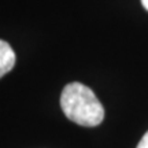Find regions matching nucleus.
<instances>
[{"mask_svg": "<svg viewBox=\"0 0 148 148\" xmlns=\"http://www.w3.org/2000/svg\"><path fill=\"white\" fill-rule=\"evenodd\" d=\"M64 115L79 126H97L104 119V108L93 90L81 82H70L60 95Z\"/></svg>", "mask_w": 148, "mask_h": 148, "instance_id": "nucleus-1", "label": "nucleus"}, {"mask_svg": "<svg viewBox=\"0 0 148 148\" xmlns=\"http://www.w3.org/2000/svg\"><path fill=\"white\" fill-rule=\"evenodd\" d=\"M15 52L4 40H0V78L10 73L15 64Z\"/></svg>", "mask_w": 148, "mask_h": 148, "instance_id": "nucleus-2", "label": "nucleus"}, {"mask_svg": "<svg viewBox=\"0 0 148 148\" xmlns=\"http://www.w3.org/2000/svg\"><path fill=\"white\" fill-rule=\"evenodd\" d=\"M136 148H148V132L145 133L143 136V138L138 141V144H137V147Z\"/></svg>", "mask_w": 148, "mask_h": 148, "instance_id": "nucleus-3", "label": "nucleus"}, {"mask_svg": "<svg viewBox=\"0 0 148 148\" xmlns=\"http://www.w3.org/2000/svg\"><path fill=\"white\" fill-rule=\"evenodd\" d=\"M141 4H143V7L148 11V0H141Z\"/></svg>", "mask_w": 148, "mask_h": 148, "instance_id": "nucleus-4", "label": "nucleus"}]
</instances>
